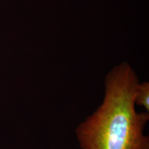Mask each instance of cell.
Instances as JSON below:
<instances>
[{
    "label": "cell",
    "mask_w": 149,
    "mask_h": 149,
    "mask_svg": "<svg viewBox=\"0 0 149 149\" xmlns=\"http://www.w3.org/2000/svg\"><path fill=\"white\" fill-rule=\"evenodd\" d=\"M139 83L126 62L108 73L101 104L75 129L80 148L149 149V137L144 134L149 113L135 109Z\"/></svg>",
    "instance_id": "6da1fadb"
},
{
    "label": "cell",
    "mask_w": 149,
    "mask_h": 149,
    "mask_svg": "<svg viewBox=\"0 0 149 149\" xmlns=\"http://www.w3.org/2000/svg\"><path fill=\"white\" fill-rule=\"evenodd\" d=\"M135 105L144 108L146 112H149V83L144 81L139 83L136 90L135 97Z\"/></svg>",
    "instance_id": "7a4b0ae2"
}]
</instances>
